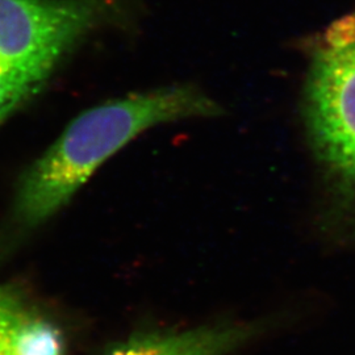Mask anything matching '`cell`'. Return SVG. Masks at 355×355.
<instances>
[{
  "mask_svg": "<svg viewBox=\"0 0 355 355\" xmlns=\"http://www.w3.org/2000/svg\"><path fill=\"white\" fill-rule=\"evenodd\" d=\"M103 10V0H0V71L42 85Z\"/></svg>",
  "mask_w": 355,
  "mask_h": 355,
  "instance_id": "3",
  "label": "cell"
},
{
  "mask_svg": "<svg viewBox=\"0 0 355 355\" xmlns=\"http://www.w3.org/2000/svg\"><path fill=\"white\" fill-rule=\"evenodd\" d=\"M31 318L21 296L8 287H0V355H16L19 333Z\"/></svg>",
  "mask_w": 355,
  "mask_h": 355,
  "instance_id": "6",
  "label": "cell"
},
{
  "mask_svg": "<svg viewBox=\"0 0 355 355\" xmlns=\"http://www.w3.org/2000/svg\"><path fill=\"white\" fill-rule=\"evenodd\" d=\"M304 111L318 158L355 190V15L331 24L315 51Z\"/></svg>",
  "mask_w": 355,
  "mask_h": 355,
  "instance_id": "2",
  "label": "cell"
},
{
  "mask_svg": "<svg viewBox=\"0 0 355 355\" xmlns=\"http://www.w3.org/2000/svg\"><path fill=\"white\" fill-rule=\"evenodd\" d=\"M221 114L217 103L190 85H173L92 107L76 117L20 179L12 221L33 229L71 200L89 177L148 129Z\"/></svg>",
  "mask_w": 355,
  "mask_h": 355,
  "instance_id": "1",
  "label": "cell"
},
{
  "mask_svg": "<svg viewBox=\"0 0 355 355\" xmlns=\"http://www.w3.org/2000/svg\"><path fill=\"white\" fill-rule=\"evenodd\" d=\"M42 85L0 71V124L37 92Z\"/></svg>",
  "mask_w": 355,
  "mask_h": 355,
  "instance_id": "7",
  "label": "cell"
},
{
  "mask_svg": "<svg viewBox=\"0 0 355 355\" xmlns=\"http://www.w3.org/2000/svg\"><path fill=\"white\" fill-rule=\"evenodd\" d=\"M258 324H217L183 331H149L108 346L102 355H228L253 340Z\"/></svg>",
  "mask_w": 355,
  "mask_h": 355,
  "instance_id": "4",
  "label": "cell"
},
{
  "mask_svg": "<svg viewBox=\"0 0 355 355\" xmlns=\"http://www.w3.org/2000/svg\"><path fill=\"white\" fill-rule=\"evenodd\" d=\"M16 355H64L61 330L42 318H29L16 341Z\"/></svg>",
  "mask_w": 355,
  "mask_h": 355,
  "instance_id": "5",
  "label": "cell"
}]
</instances>
